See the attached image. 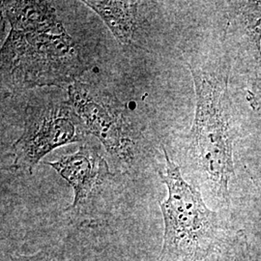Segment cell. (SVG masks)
<instances>
[{"label": "cell", "mask_w": 261, "mask_h": 261, "mask_svg": "<svg viewBox=\"0 0 261 261\" xmlns=\"http://www.w3.org/2000/svg\"><path fill=\"white\" fill-rule=\"evenodd\" d=\"M231 64L224 38L217 50L187 61L196 92L195 117L187 139V159L200 185L225 205L229 204L234 141L238 135L229 92Z\"/></svg>", "instance_id": "cell-2"}, {"label": "cell", "mask_w": 261, "mask_h": 261, "mask_svg": "<svg viewBox=\"0 0 261 261\" xmlns=\"http://www.w3.org/2000/svg\"><path fill=\"white\" fill-rule=\"evenodd\" d=\"M10 261H57L56 258L49 253L45 251L33 253V254H19V255H14L11 257Z\"/></svg>", "instance_id": "cell-10"}, {"label": "cell", "mask_w": 261, "mask_h": 261, "mask_svg": "<svg viewBox=\"0 0 261 261\" xmlns=\"http://www.w3.org/2000/svg\"><path fill=\"white\" fill-rule=\"evenodd\" d=\"M47 165L68 182L74 191L72 204L65 211L75 210L92 195L95 189L111 175L107 161L88 145H83L71 155L62 156Z\"/></svg>", "instance_id": "cell-7"}, {"label": "cell", "mask_w": 261, "mask_h": 261, "mask_svg": "<svg viewBox=\"0 0 261 261\" xmlns=\"http://www.w3.org/2000/svg\"><path fill=\"white\" fill-rule=\"evenodd\" d=\"M86 134L83 122L67 102L29 106L22 134L11 148L13 168L32 174L49 152L82 141Z\"/></svg>", "instance_id": "cell-4"}, {"label": "cell", "mask_w": 261, "mask_h": 261, "mask_svg": "<svg viewBox=\"0 0 261 261\" xmlns=\"http://www.w3.org/2000/svg\"><path fill=\"white\" fill-rule=\"evenodd\" d=\"M83 3L101 17L120 43L134 44L138 28L139 2L84 0Z\"/></svg>", "instance_id": "cell-8"}, {"label": "cell", "mask_w": 261, "mask_h": 261, "mask_svg": "<svg viewBox=\"0 0 261 261\" xmlns=\"http://www.w3.org/2000/svg\"><path fill=\"white\" fill-rule=\"evenodd\" d=\"M247 102L254 112H261V76L253 77L246 92Z\"/></svg>", "instance_id": "cell-9"}, {"label": "cell", "mask_w": 261, "mask_h": 261, "mask_svg": "<svg viewBox=\"0 0 261 261\" xmlns=\"http://www.w3.org/2000/svg\"><path fill=\"white\" fill-rule=\"evenodd\" d=\"M166 170L159 171L168 189V197L160 202L164 218V239L160 261L187 257L205 258L219 228L218 215L209 209L198 189L189 184L180 168L162 146Z\"/></svg>", "instance_id": "cell-3"}, {"label": "cell", "mask_w": 261, "mask_h": 261, "mask_svg": "<svg viewBox=\"0 0 261 261\" xmlns=\"http://www.w3.org/2000/svg\"><path fill=\"white\" fill-rule=\"evenodd\" d=\"M224 42L231 60L261 76V1H230Z\"/></svg>", "instance_id": "cell-6"}, {"label": "cell", "mask_w": 261, "mask_h": 261, "mask_svg": "<svg viewBox=\"0 0 261 261\" xmlns=\"http://www.w3.org/2000/svg\"><path fill=\"white\" fill-rule=\"evenodd\" d=\"M67 103L87 134L100 140L107 151L124 163L134 157V140L126 109L115 96L90 84L75 82L68 87Z\"/></svg>", "instance_id": "cell-5"}, {"label": "cell", "mask_w": 261, "mask_h": 261, "mask_svg": "<svg viewBox=\"0 0 261 261\" xmlns=\"http://www.w3.org/2000/svg\"><path fill=\"white\" fill-rule=\"evenodd\" d=\"M1 10L11 27L1 48V76L11 91L74 84L88 70L51 3L2 1Z\"/></svg>", "instance_id": "cell-1"}, {"label": "cell", "mask_w": 261, "mask_h": 261, "mask_svg": "<svg viewBox=\"0 0 261 261\" xmlns=\"http://www.w3.org/2000/svg\"><path fill=\"white\" fill-rule=\"evenodd\" d=\"M204 260V258H202V257H199V256H192V257H187V258H184V259H181V260L179 261H203Z\"/></svg>", "instance_id": "cell-11"}]
</instances>
